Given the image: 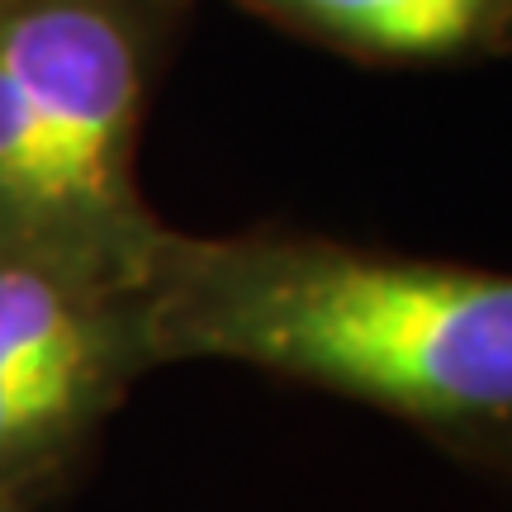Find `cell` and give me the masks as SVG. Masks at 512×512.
Returning a JSON list of instances; mask_svg holds the SVG:
<instances>
[{"mask_svg": "<svg viewBox=\"0 0 512 512\" xmlns=\"http://www.w3.org/2000/svg\"><path fill=\"white\" fill-rule=\"evenodd\" d=\"M152 370L228 361L418 427L512 484V275L304 233L166 228L143 275Z\"/></svg>", "mask_w": 512, "mask_h": 512, "instance_id": "6da1fadb", "label": "cell"}, {"mask_svg": "<svg viewBox=\"0 0 512 512\" xmlns=\"http://www.w3.org/2000/svg\"><path fill=\"white\" fill-rule=\"evenodd\" d=\"M185 0H0V252L143 285L138 138Z\"/></svg>", "mask_w": 512, "mask_h": 512, "instance_id": "7a4b0ae2", "label": "cell"}, {"mask_svg": "<svg viewBox=\"0 0 512 512\" xmlns=\"http://www.w3.org/2000/svg\"><path fill=\"white\" fill-rule=\"evenodd\" d=\"M147 370L143 285L0 252V512L53 503Z\"/></svg>", "mask_w": 512, "mask_h": 512, "instance_id": "3957f363", "label": "cell"}, {"mask_svg": "<svg viewBox=\"0 0 512 512\" xmlns=\"http://www.w3.org/2000/svg\"><path fill=\"white\" fill-rule=\"evenodd\" d=\"M242 10L285 24L356 57L432 62L494 43L503 0H238Z\"/></svg>", "mask_w": 512, "mask_h": 512, "instance_id": "277c9868", "label": "cell"}, {"mask_svg": "<svg viewBox=\"0 0 512 512\" xmlns=\"http://www.w3.org/2000/svg\"><path fill=\"white\" fill-rule=\"evenodd\" d=\"M494 48L512 53V0H503V15H498V29H494Z\"/></svg>", "mask_w": 512, "mask_h": 512, "instance_id": "5b68a950", "label": "cell"}]
</instances>
